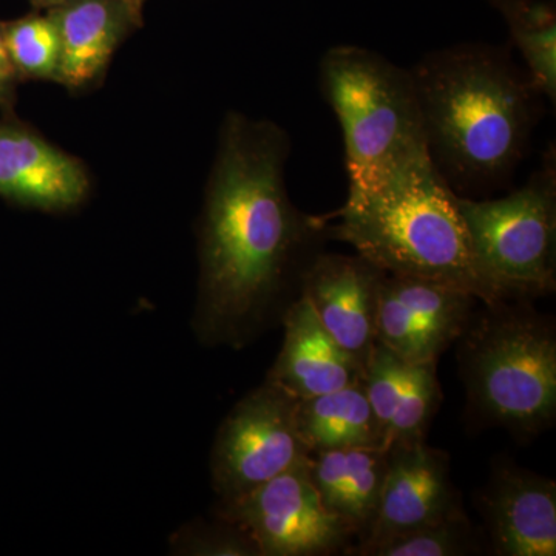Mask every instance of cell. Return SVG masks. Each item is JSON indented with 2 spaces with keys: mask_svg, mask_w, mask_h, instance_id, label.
Wrapping results in <instances>:
<instances>
[{
  "mask_svg": "<svg viewBox=\"0 0 556 556\" xmlns=\"http://www.w3.org/2000/svg\"><path fill=\"white\" fill-rule=\"evenodd\" d=\"M90 175L83 161L14 119L0 121V197L46 212L86 201Z\"/></svg>",
  "mask_w": 556,
  "mask_h": 556,
  "instance_id": "7c38bea8",
  "label": "cell"
},
{
  "mask_svg": "<svg viewBox=\"0 0 556 556\" xmlns=\"http://www.w3.org/2000/svg\"><path fill=\"white\" fill-rule=\"evenodd\" d=\"M479 266L506 299L555 291L556 172L554 153L522 188L495 200L457 195Z\"/></svg>",
  "mask_w": 556,
  "mask_h": 556,
  "instance_id": "8992f818",
  "label": "cell"
},
{
  "mask_svg": "<svg viewBox=\"0 0 556 556\" xmlns=\"http://www.w3.org/2000/svg\"><path fill=\"white\" fill-rule=\"evenodd\" d=\"M17 78L11 64L5 39H3L2 25H0V108H10L14 100V87Z\"/></svg>",
  "mask_w": 556,
  "mask_h": 556,
  "instance_id": "603a6c76",
  "label": "cell"
},
{
  "mask_svg": "<svg viewBox=\"0 0 556 556\" xmlns=\"http://www.w3.org/2000/svg\"><path fill=\"white\" fill-rule=\"evenodd\" d=\"M185 541H190L185 548L192 555L258 556L251 541L226 521L222 526L199 530L186 536Z\"/></svg>",
  "mask_w": 556,
  "mask_h": 556,
  "instance_id": "7402d4cb",
  "label": "cell"
},
{
  "mask_svg": "<svg viewBox=\"0 0 556 556\" xmlns=\"http://www.w3.org/2000/svg\"><path fill=\"white\" fill-rule=\"evenodd\" d=\"M428 153L460 189L503 185L538 123V93L507 51L466 46L433 51L409 70Z\"/></svg>",
  "mask_w": 556,
  "mask_h": 556,
  "instance_id": "7a4b0ae2",
  "label": "cell"
},
{
  "mask_svg": "<svg viewBox=\"0 0 556 556\" xmlns=\"http://www.w3.org/2000/svg\"><path fill=\"white\" fill-rule=\"evenodd\" d=\"M219 518L237 527L258 556L346 554L356 540L350 527L320 503L308 456L248 495L222 504Z\"/></svg>",
  "mask_w": 556,
  "mask_h": 556,
  "instance_id": "ba28073f",
  "label": "cell"
},
{
  "mask_svg": "<svg viewBox=\"0 0 556 556\" xmlns=\"http://www.w3.org/2000/svg\"><path fill=\"white\" fill-rule=\"evenodd\" d=\"M437 365L409 364L380 343L369 354L362 386L378 419L383 448L426 441L442 399Z\"/></svg>",
  "mask_w": 556,
  "mask_h": 556,
  "instance_id": "5bb4252c",
  "label": "cell"
},
{
  "mask_svg": "<svg viewBox=\"0 0 556 556\" xmlns=\"http://www.w3.org/2000/svg\"><path fill=\"white\" fill-rule=\"evenodd\" d=\"M281 316L283 345L266 380L299 401L361 382L364 365L331 338L300 292Z\"/></svg>",
  "mask_w": 556,
  "mask_h": 556,
  "instance_id": "9a60e30c",
  "label": "cell"
},
{
  "mask_svg": "<svg viewBox=\"0 0 556 556\" xmlns=\"http://www.w3.org/2000/svg\"><path fill=\"white\" fill-rule=\"evenodd\" d=\"M33 5L38 7V9L50 10L53 7L61 5V3L67 2V0H30Z\"/></svg>",
  "mask_w": 556,
  "mask_h": 556,
  "instance_id": "cb8c5ba5",
  "label": "cell"
},
{
  "mask_svg": "<svg viewBox=\"0 0 556 556\" xmlns=\"http://www.w3.org/2000/svg\"><path fill=\"white\" fill-rule=\"evenodd\" d=\"M339 222L325 232L390 276L422 278L463 289L482 305L504 298L482 273L457 193L430 156L378 188L348 193Z\"/></svg>",
  "mask_w": 556,
  "mask_h": 556,
  "instance_id": "3957f363",
  "label": "cell"
},
{
  "mask_svg": "<svg viewBox=\"0 0 556 556\" xmlns=\"http://www.w3.org/2000/svg\"><path fill=\"white\" fill-rule=\"evenodd\" d=\"M287 134L229 113L219 134L200 230L195 329L208 345L243 346L299 285L327 228L289 199Z\"/></svg>",
  "mask_w": 556,
  "mask_h": 556,
  "instance_id": "6da1fadb",
  "label": "cell"
},
{
  "mask_svg": "<svg viewBox=\"0 0 556 556\" xmlns=\"http://www.w3.org/2000/svg\"><path fill=\"white\" fill-rule=\"evenodd\" d=\"M300 439L309 453L383 448L378 419L361 382L298 402Z\"/></svg>",
  "mask_w": 556,
  "mask_h": 556,
  "instance_id": "ac0fdd59",
  "label": "cell"
},
{
  "mask_svg": "<svg viewBox=\"0 0 556 556\" xmlns=\"http://www.w3.org/2000/svg\"><path fill=\"white\" fill-rule=\"evenodd\" d=\"M127 3H129L131 11L142 20V7H144L146 0H127Z\"/></svg>",
  "mask_w": 556,
  "mask_h": 556,
  "instance_id": "d4e9b609",
  "label": "cell"
},
{
  "mask_svg": "<svg viewBox=\"0 0 556 556\" xmlns=\"http://www.w3.org/2000/svg\"><path fill=\"white\" fill-rule=\"evenodd\" d=\"M390 452L354 447L309 453L308 470L320 503L354 538L367 535L378 511Z\"/></svg>",
  "mask_w": 556,
  "mask_h": 556,
  "instance_id": "e0dca14e",
  "label": "cell"
},
{
  "mask_svg": "<svg viewBox=\"0 0 556 556\" xmlns=\"http://www.w3.org/2000/svg\"><path fill=\"white\" fill-rule=\"evenodd\" d=\"M47 13L61 42L56 83L70 90L98 83L116 49L142 25L127 0H67Z\"/></svg>",
  "mask_w": 556,
  "mask_h": 556,
  "instance_id": "2e32d148",
  "label": "cell"
},
{
  "mask_svg": "<svg viewBox=\"0 0 556 556\" xmlns=\"http://www.w3.org/2000/svg\"><path fill=\"white\" fill-rule=\"evenodd\" d=\"M298 402L276 383L241 399L212 448V486L222 504L248 495L309 455L300 439Z\"/></svg>",
  "mask_w": 556,
  "mask_h": 556,
  "instance_id": "52a82bcc",
  "label": "cell"
},
{
  "mask_svg": "<svg viewBox=\"0 0 556 556\" xmlns=\"http://www.w3.org/2000/svg\"><path fill=\"white\" fill-rule=\"evenodd\" d=\"M383 274L357 254H316L300 277L299 292L320 324L364 367L378 345L376 318Z\"/></svg>",
  "mask_w": 556,
  "mask_h": 556,
  "instance_id": "8fae6325",
  "label": "cell"
},
{
  "mask_svg": "<svg viewBox=\"0 0 556 556\" xmlns=\"http://www.w3.org/2000/svg\"><path fill=\"white\" fill-rule=\"evenodd\" d=\"M479 300L463 289L383 274L376 339L409 364L438 362L466 331Z\"/></svg>",
  "mask_w": 556,
  "mask_h": 556,
  "instance_id": "9c48e42d",
  "label": "cell"
},
{
  "mask_svg": "<svg viewBox=\"0 0 556 556\" xmlns=\"http://www.w3.org/2000/svg\"><path fill=\"white\" fill-rule=\"evenodd\" d=\"M481 551L466 514L393 538L367 556H464Z\"/></svg>",
  "mask_w": 556,
  "mask_h": 556,
  "instance_id": "44dd1931",
  "label": "cell"
},
{
  "mask_svg": "<svg viewBox=\"0 0 556 556\" xmlns=\"http://www.w3.org/2000/svg\"><path fill=\"white\" fill-rule=\"evenodd\" d=\"M507 22L538 93L556 100V14L540 0H490Z\"/></svg>",
  "mask_w": 556,
  "mask_h": 556,
  "instance_id": "d6986e66",
  "label": "cell"
},
{
  "mask_svg": "<svg viewBox=\"0 0 556 556\" xmlns=\"http://www.w3.org/2000/svg\"><path fill=\"white\" fill-rule=\"evenodd\" d=\"M2 31L17 78L58 80L61 42L49 13L11 21L2 25Z\"/></svg>",
  "mask_w": 556,
  "mask_h": 556,
  "instance_id": "ffe728a7",
  "label": "cell"
},
{
  "mask_svg": "<svg viewBox=\"0 0 556 556\" xmlns=\"http://www.w3.org/2000/svg\"><path fill=\"white\" fill-rule=\"evenodd\" d=\"M493 554L556 555V485L515 464L500 463L478 496Z\"/></svg>",
  "mask_w": 556,
  "mask_h": 556,
  "instance_id": "4fadbf2b",
  "label": "cell"
},
{
  "mask_svg": "<svg viewBox=\"0 0 556 556\" xmlns=\"http://www.w3.org/2000/svg\"><path fill=\"white\" fill-rule=\"evenodd\" d=\"M388 467L375 521L346 554L367 556L371 548L413 530L463 514L450 475L448 456L426 441L388 450Z\"/></svg>",
  "mask_w": 556,
  "mask_h": 556,
  "instance_id": "30bf717a",
  "label": "cell"
},
{
  "mask_svg": "<svg viewBox=\"0 0 556 556\" xmlns=\"http://www.w3.org/2000/svg\"><path fill=\"white\" fill-rule=\"evenodd\" d=\"M320 84L342 127L348 193L378 188L430 156L409 70L376 51L339 46L321 58Z\"/></svg>",
  "mask_w": 556,
  "mask_h": 556,
  "instance_id": "5b68a950",
  "label": "cell"
},
{
  "mask_svg": "<svg viewBox=\"0 0 556 556\" xmlns=\"http://www.w3.org/2000/svg\"><path fill=\"white\" fill-rule=\"evenodd\" d=\"M457 350L473 412L490 426L532 439L556 417V332L526 299L475 311Z\"/></svg>",
  "mask_w": 556,
  "mask_h": 556,
  "instance_id": "277c9868",
  "label": "cell"
}]
</instances>
